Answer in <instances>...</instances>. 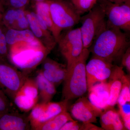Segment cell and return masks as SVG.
Segmentation results:
<instances>
[{"label": "cell", "mask_w": 130, "mask_h": 130, "mask_svg": "<svg viewBox=\"0 0 130 130\" xmlns=\"http://www.w3.org/2000/svg\"><path fill=\"white\" fill-rule=\"evenodd\" d=\"M121 63L123 66L126 68L127 71L130 72V48L126 49L121 57Z\"/></svg>", "instance_id": "d6a6232c"}, {"label": "cell", "mask_w": 130, "mask_h": 130, "mask_svg": "<svg viewBox=\"0 0 130 130\" xmlns=\"http://www.w3.org/2000/svg\"><path fill=\"white\" fill-rule=\"evenodd\" d=\"M5 35L8 49L19 43H32L38 40L29 29L16 30L6 28Z\"/></svg>", "instance_id": "d6986e66"}, {"label": "cell", "mask_w": 130, "mask_h": 130, "mask_svg": "<svg viewBox=\"0 0 130 130\" xmlns=\"http://www.w3.org/2000/svg\"><path fill=\"white\" fill-rule=\"evenodd\" d=\"M104 110L100 116V123L103 130H126L118 112L113 107H108Z\"/></svg>", "instance_id": "ac0fdd59"}, {"label": "cell", "mask_w": 130, "mask_h": 130, "mask_svg": "<svg viewBox=\"0 0 130 130\" xmlns=\"http://www.w3.org/2000/svg\"><path fill=\"white\" fill-rule=\"evenodd\" d=\"M113 3L116 4H121V3H130V0H106Z\"/></svg>", "instance_id": "e575fe53"}, {"label": "cell", "mask_w": 130, "mask_h": 130, "mask_svg": "<svg viewBox=\"0 0 130 130\" xmlns=\"http://www.w3.org/2000/svg\"><path fill=\"white\" fill-rule=\"evenodd\" d=\"M129 43L122 30L107 25L93 42L92 52L94 56L112 63L121 58Z\"/></svg>", "instance_id": "6da1fadb"}, {"label": "cell", "mask_w": 130, "mask_h": 130, "mask_svg": "<svg viewBox=\"0 0 130 130\" xmlns=\"http://www.w3.org/2000/svg\"><path fill=\"white\" fill-rule=\"evenodd\" d=\"M28 77L8 61H0V88L11 101L20 90Z\"/></svg>", "instance_id": "5b68a950"}, {"label": "cell", "mask_w": 130, "mask_h": 130, "mask_svg": "<svg viewBox=\"0 0 130 130\" xmlns=\"http://www.w3.org/2000/svg\"><path fill=\"white\" fill-rule=\"evenodd\" d=\"M68 101L37 103L29 115L31 129L61 112L67 111Z\"/></svg>", "instance_id": "ba28073f"}, {"label": "cell", "mask_w": 130, "mask_h": 130, "mask_svg": "<svg viewBox=\"0 0 130 130\" xmlns=\"http://www.w3.org/2000/svg\"><path fill=\"white\" fill-rule=\"evenodd\" d=\"M38 99H34L18 92L15 95L13 101L19 109L23 112L30 111L37 103Z\"/></svg>", "instance_id": "7402d4cb"}, {"label": "cell", "mask_w": 130, "mask_h": 130, "mask_svg": "<svg viewBox=\"0 0 130 130\" xmlns=\"http://www.w3.org/2000/svg\"><path fill=\"white\" fill-rule=\"evenodd\" d=\"M55 25L62 31L71 29L80 22L81 16L71 2L64 0H48Z\"/></svg>", "instance_id": "277c9868"}, {"label": "cell", "mask_w": 130, "mask_h": 130, "mask_svg": "<svg viewBox=\"0 0 130 130\" xmlns=\"http://www.w3.org/2000/svg\"><path fill=\"white\" fill-rule=\"evenodd\" d=\"M50 51L47 49L25 50L9 56V59L27 74L42 62Z\"/></svg>", "instance_id": "9c48e42d"}, {"label": "cell", "mask_w": 130, "mask_h": 130, "mask_svg": "<svg viewBox=\"0 0 130 130\" xmlns=\"http://www.w3.org/2000/svg\"><path fill=\"white\" fill-rule=\"evenodd\" d=\"M113 67L112 63L93 55L86 64L88 90L96 84L106 82L107 79H109Z\"/></svg>", "instance_id": "30bf717a"}, {"label": "cell", "mask_w": 130, "mask_h": 130, "mask_svg": "<svg viewBox=\"0 0 130 130\" xmlns=\"http://www.w3.org/2000/svg\"><path fill=\"white\" fill-rule=\"evenodd\" d=\"M4 5L8 8H25L30 0H1Z\"/></svg>", "instance_id": "f1b7e54d"}, {"label": "cell", "mask_w": 130, "mask_h": 130, "mask_svg": "<svg viewBox=\"0 0 130 130\" xmlns=\"http://www.w3.org/2000/svg\"><path fill=\"white\" fill-rule=\"evenodd\" d=\"M43 70H54L65 67L64 65L50 58H46L43 61Z\"/></svg>", "instance_id": "4dcf8cb0"}, {"label": "cell", "mask_w": 130, "mask_h": 130, "mask_svg": "<svg viewBox=\"0 0 130 130\" xmlns=\"http://www.w3.org/2000/svg\"><path fill=\"white\" fill-rule=\"evenodd\" d=\"M89 54L88 48H84L78 59L67 68L62 90L63 100L69 101L81 97L88 90L86 66Z\"/></svg>", "instance_id": "7a4b0ae2"}, {"label": "cell", "mask_w": 130, "mask_h": 130, "mask_svg": "<svg viewBox=\"0 0 130 130\" xmlns=\"http://www.w3.org/2000/svg\"><path fill=\"white\" fill-rule=\"evenodd\" d=\"M87 13L81 17L82 25L79 27L84 48H86L91 46L97 36L107 26L105 11L98 2Z\"/></svg>", "instance_id": "3957f363"}, {"label": "cell", "mask_w": 130, "mask_h": 130, "mask_svg": "<svg viewBox=\"0 0 130 130\" xmlns=\"http://www.w3.org/2000/svg\"><path fill=\"white\" fill-rule=\"evenodd\" d=\"M81 130H102L103 129L94 125L93 123H83L81 125Z\"/></svg>", "instance_id": "836d02e7"}, {"label": "cell", "mask_w": 130, "mask_h": 130, "mask_svg": "<svg viewBox=\"0 0 130 130\" xmlns=\"http://www.w3.org/2000/svg\"><path fill=\"white\" fill-rule=\"evenodd\" d=\"M26 14L29 29L42 44L51 51L57 43L53 36L35 12L26 10Z\"/></svg>", "instance_id": "8fae6325"}, {"label": "cell", "mask_w": 130, "mask_h": 130, "mask_svg": "<svg viewBox=\"0 0 130 130\" xmlns=\"http://www.w3.org/2000/svg\"><path fill=\"white\" fill-rule=\"evenodd\" d=\"M89 99L93 105L100 109L107 108L109 96V87L107 82H101L94 85L88 90Z\"/></svg>", "instance_id": "e0dca14e"}, {"label": "cell", "mask_w": 130, "mask_h": 130, "mask_svg": "<svg viewBox=\"0 0 130 130\" xmlns=\"http://www.w3.org/2000/svg\"><path fill=\"white\" fill-rule=\"evenodd\" d=\"M32 1L36 3L41 2L45 1L47 0H32Z\"/></svg>", "instance_id": "8d00e7d4"}, {"label": "cell", "mask_w": 130, "mask_h": 130, "mask_svg": "<svg viewBox=\"0 0 130 130\" xmlns=\"http://www.w3.org/2000/svg\"><path fill=\"white\" fill-rule=\"evenodd\" d=\"M73 120L67 111L61 112L35 127L34 130H60L67 122Z\"/></svg>", "instance_id": "44dd1931"}, {"label": "cell", "mask_w": 130, "mask_h": 130, "mask_svg": "<svg viewBox=\"0 0 130 130\" xmlns=\"http://www.w3.org/2000/svg\"><path fill=\"white\" fill-rule=\"evenodd\" d=\"M57 43L67 62V68L69 67L79 57L84 49L80 28L71 29L64 35L61 34Z\"/></svg>", "instance_id": "52a82bcc"}, {"label": "cell", "mask_w": 130, "mask_h": 130, "mask_svg": "<svg viewBox=\"0 0 130 130\" xmlns=\"http://www.w3.org/2000/svg\"><path fill=\"white\" fill-rule=\"evenodd\" d=\"M125 74L123 67L114 66L108 82L109 87L108 106L113 107L117 103L122 88L123 76Z\"/></svg>", "instance_id": "9a60e30c"}, {"label": "cell", "mask_w": 130, "mask_h": 130, "mask_svg": "<svg viewBox=\"0 0 130 130\" xmlns=\"http://www.w3.org/2000/svg\"><path fill=\"white\" fill-rule=\"evenodd\" d=\"M119 113L123 120L126 129H130V102L125 105H119Z\"/></svg>", "instance_id": "83f0119b"}, {"label": "cell", "mask_w": 130, "mask_h": 130, "mask_svg": "<svg viewBox=\"0 0 130 130\" xmlns=\"http://www.w3.org/2000/svg\"><path fill=\"white\" fill-rule=\"evenodd\" d=\"M81 125L77 121L71 120L67 122L61 128L60 130H81Z\"/></svg>", "instance_id": "1f68e13d"}, {"label": "cell", "mask_w": 130, "mask_h": 130, "mask_svg": "<svg viewBox=\"0 0 130 130\" xmlns=\"http://www.w3.org/2000/svg\"><path fill=\"white\" fill-rule=\"evenodd\" d=\"M41 72L44 77L56 86L64 81L67 70L64 67L55 70H43Z\"/></svg>", "instance_id": "603a6c76"}, {"label": "cell", "mask_w": 130, "mask_h": 130, "mask_svg": "<svg viewBox=\"0 0 130 130\" xmlns=\"http://www.w3.org/2000/svg\"><path fill=\"white\" fill-rule=\"evenodd\" d=\"M19 92L34 99H38L39 91L35 79L27 77Z\"/></svg>", "instance_id": "cb8c5ba5"}, {"label": "cell", "mask_w": 130, "mask_h": 130, "mask_svg": "<svg viewBox=\"0 0 130 130\" xmlns=\"http://www.w3.org/2000/svg\"><path fill=\"white\" fill-rule=\"evenodd\" d=\"M35 80L37 84L41 102L51 101L56 94V86L44 77L41 71L37 74Z\"/></svg>", "instance_id": "ffe728a7"}, {"label": "cell", "mask_w": 130, "mask_h": 130, "mask_svg": "<svg viewBox=\"0 0 130 130\" xmlns=\"http://www.w3.org/2000/svg\"><path fill=\"white\" fill-rule=\"evenodd\" d=\"M35 13L43 21L53 36L56 42L61 35V31L55 25L51 17L48 1L35 3Z\"/></svg>", "instance_id": "2e32d148"}, {"label": "cell", "mask_w": 130, "mask_h": 130, "mask_svg": "<svg viewBox=\"0 0 130 130\" xmlns=\"http://www.w3.org/2000/svg\"><path fill=\"white\" fill-rule=\"evenodd\" d=\"M130 102V79L129 76L124 74L122 80L121 91L117 103L119 105H125Z\"/></svg>", "instance_id": "d4e9b609"}, {"label": "cell", "mask_w": 130, "mask_h": 130, "mask_svg": "<svg viewBox=\"0 0 130 130\" xmlns=\"http://www.w3.org/2000/svg\"><path fill=\"white\" fill-rule=\"evenodd\" d=\"M31 125L29 116L13 108L0 112V130H29Z\"/></svg>", "instance_id": "4fadbf2b"}, {"label": "cell", "mask_w": 130, "mask_h": 130, "mask_svg": "<svg viewBox=\"0 0 130 130\" xmlns=\"http://www.w3.org/2000/svg\"><path fill=\"white\" fill-rule=\"evenodd\" d=\"M1 21L7 29L16 30L29 29L25 8H8L4 12Z\"/></svg>", "instance_id": "5bb4252c"}, {"label": "cell", "mask_w": 130, "mask_h": 130, "mask_svg": "<svg viewBox=\"0 0 130 130\" xmlns=\"http://www.w3.org/2000/svg\"><path fill=\"white\" fill-rule=\"evenodd\" d=\"M98 0H71L75 9L80 15L88 12L93 8Z\"/></svg>", "instance_id": "4316f807"}, {"label": "cell", "mask_w": 130, "mask_h": 130, "mask_svg": "<svg viewBox=\"0 0 130 130\" xmlns=\"http://www.w3.org/2000/svg\"><path fill=\"white\" fill-rule=\"evenodd\" d=\"M12 108L11 101L0 88V112L7 111Z\"/></svg>", "instance_id": "f546056e"}, {"label": "cell", "mask_w": 130, "mask_h": 130, "mask_svg": "<svg viewBox=\"0 0 130 130\" xmlns=\"http://www.w3.org/2000/svg\"><path fill=\"white\" fill-rule=\"evenodd\" d=\"M5 12L4 5H3L1 1L0 0V22L2 21L3 16Z\"/></svg>", "instance_id": "d590c367"}, {"label": "cell", "mask_w": 130, "mask_h": 130, "mask_svg": "<svg viewBox=\"0 0 130 130\" xmlns=\"http://www.w3.org/2000/svg\"><path fill=\"white\" fill-rule=\"evenodd\" d=\"M107 18V25L121 30H130V3L116 4L106 0H98Z\"/></svg>", "instance_id": "8992f818"}, {"label": "cell", "mask_w": 130, "mask_h": 130, "mask_svg": "<svg viewBox=\"0 0 130 130\" xmlns=\"http://www.w3.org/2000/svg\"><path fill=\"white\" fill-rule=\"evenodd\" d=\"M6 28L0 22V61H8L9 50L6 38Z\"/></svg>", "instance_id": "484cf974"}, {"label": "cell", "mask_w": 130, "mask_h": 130, "mask_svg": "<svg viewBox=\"0 0 130 130\" xmlns=\"http://www.w3.org/2000/svg\"><path fill=\"white\" fill-rule=\"evenodd\" d=\"M103 110L93 105L87 98L79 97L71 108L72 116L83 123H95Z\"/></svg>", "instance_id": "7c38bea8"}]
</instances>
